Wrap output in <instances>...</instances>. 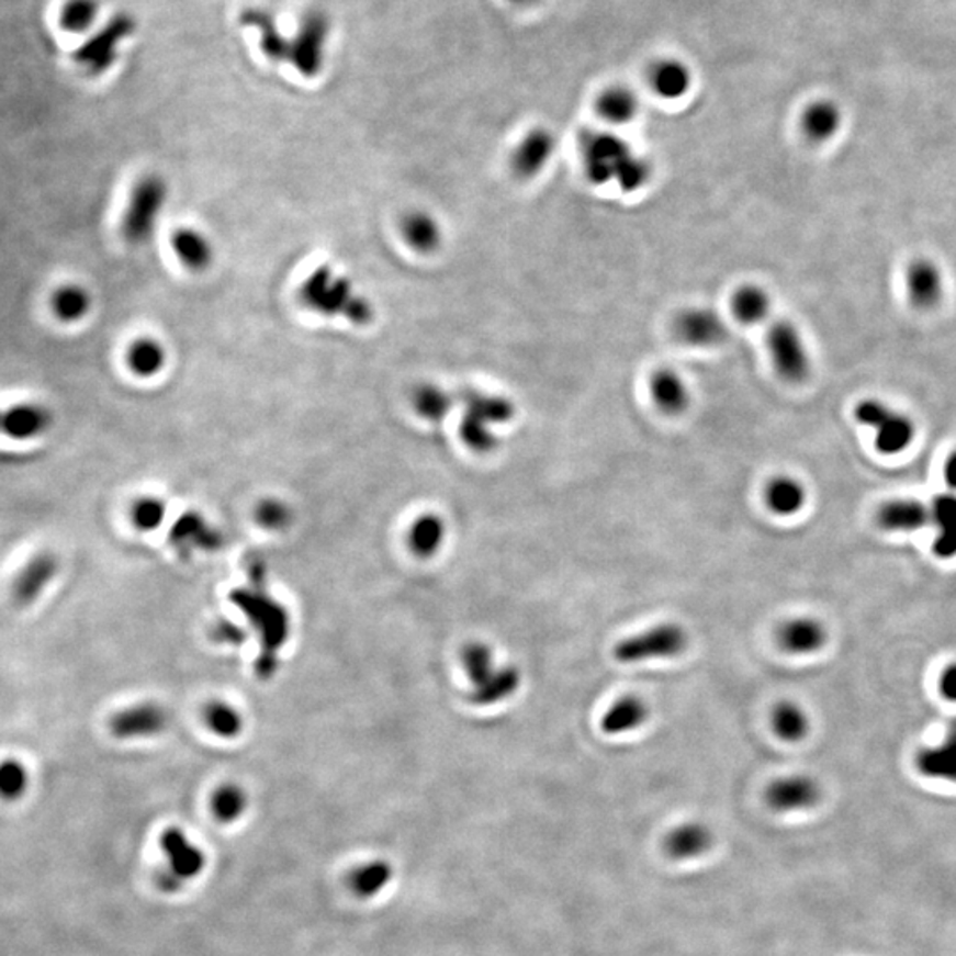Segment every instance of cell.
I'll return each instance as SVG.
<instances>
[{
	"instance_id": "obj_1",
	"label": "cell",
	"mask_w": 956,
	"mask_h": 956,
	"mask_svg": "<svg viewBox=\"0 0 956 956\" xmlns=\"http://www.w3.org/2000/svg\"><path fill=\"white\" fill-rule=\"evenodd\" d=\"M582 158L586 178L595 184L618 183L623 192H637L649 183L650 166L645 158L614 133H585Z\"/></svg>"
},
{
	"instance_id": "obj_2",
	"label": "cell",
	"mask_w": 956,
	"mask_h": 956,
	"mask_svg": "<svg viewBox=\"0 0 956 956\" xmlns=\"http://www.w3.org/2000/svg\"><path fill=\"white\" fill-rule=\"evenodd\" d=\"M300 302L323 317H344L351 325L367 326L374 320V307L363 294H357L352 282L337 275L330 266H317L297 291Z\"/></svg>"
},
{
	"instance_id": "obj_3",
	"label": "cell",
	"mask_w": 956,
	"mask_h": 956,
	"mask_svg": "<svg viewBox=\"0 0 956 956\" xmlns=\"http://www.w3.org/2000/svg\"><path fill=\"white\" fill-rule=\"evenodd\" d=\"M169 201V187L158 175H147L133 184L123 218L121 236L130 245H144L155 236L160 216Z\"/></svg>"
},
{
	"instance_id": "obj_4",
	"label": "cell",
	"mask_w": 956,
	"mask_h": 956,
	"mask_svg": "<svg viewBox=\"0 0 956 956\" xmlns=\"http://www.w3.org/2000/svg\"><path fill=\"white\" fill-rule=\"evenodd\" d=\"M161 851L166 852L167 868L160 871L158 886L166 892H178L188 880L198 879L207 865L201 846L190 842L181 828H169L160 837Z\"/></svg>"
},
{
	"instance_id": "obj_5",
	"label": "cell",
	"mask_w": 956,
	"mask_h": 956,
	"mask_svg": "<svg viewBox=\"0 0 956 956\" xmlns=\"http://www.w3.org/2000/svg\"><path fill=\"white\" fill-rule=\"evenodd\" d=\"M135 31V20L128 14L112 16L106 25L88 37L74 54L75 65L91 77L106 74L117 57L121 43Z\"/></svg>"
},
{
	"instance_id": "obj_6",
	"label": "cell",
	"mask_w": 956,
	"mask_h": 956,
	"mask_svg": "<svg viewBox=\"0 0 956 956\" xmlns=\"http://www.w3.org/2000/svg\"><path fill=\"white\" fill-rule=\"evenodd\" d=\"M856 418L861 424L877 430V449L888 455L906 450L914 438V424L911 418L875 398H866L857 404Z\"/></svg>"
},
{
	"instance_id": "obj_7",
	"label": "cell",
	"mask_w": 956,
	"mask_h": 956,
	"mask_svg": "<svg viewBox=\"0 0 956 956\" xmlns=\"http://www.w3.org/2000/svg\"><path fill=\"white\" fill-rule=\"evenodd\" d=\"M767 349L774 369L788 383H801L810 374V355L801 331L790 320H776L771 326Z\"/></svg>"
},
{
	"instance_id": "obj_8",
	"label": "cell",
	"mask_w": 956,
	"mask_h": 956,
	"mask_svg": "<svg viewBox=\"0 0 956 956\" xmlns=\"http://www.w3.org/2000/svg\"><path fill=\"white\" fill-rule=\"evenodd\" d=\"M687 637L675 623L652 627L638 637L627 638L615 646V657L620 663L634 664L645 661L675 657L686 649Z\"/></svg>"
},
{
	"instance_id": "obj_9",
	"label": "cell",
	"mask_w": 956,
	"mask_h": 956,
	"mask_svg": "<svg viewBox=\"0 0 956 956\" xmlns=\"http://www.w3.org/2000/svg\"><path fill=\"white\" fill-rule=\"evenodd\" d=\"M326 36H328V20L325 14L317 11L305 14L289 52V60L303 77L312 78L320 74Z\"/></svg>"
},
{
	"instance_id": "obj_10",
	"label": "cell",
	"mask_w": 956,
	"mask_h": 956,
	"mask_svg": "<svg viewBox=\"0 0 956 956\" xmlns=\"http://www.w3.org/2000/svg\"><path fill=\"white\" fill-rule=\"evenodd\" d=\"M675 335L689 348H716L728 339V325L718 311L700 305L684 308L678 314L675 319Z\"/></svg>"
},
{
	"instance_id": "obj_11",
	"label": "cell",
	"mask_w": 956,
	"mask_h": 956,
	"mask_svg": "<svg viewBox=\"0 0 956 956\" xmlns=\"http://www.w3.org/2000/svg\"><path fill=\"white\" fill-rule=\"evenodd\" d=\"M556 153V137L548 128H533L522 135L510 155V169L516 178L528 181L542 175Z\"/></svg>"
},
{
	"instance_id": "obj_12",
	"label": "cell",
	"mask_w": 956,
	"mask_h": 956,
	"mask_svg": "<svg viewBox=\"0 0 956 956\" xmlns=\"http://www.w3.org/2000/svg\"><path fill=\"white\" fill-rule=\"evenodd\" d=\"M52 427L48 407L33 401L0 407V436L13 441H33L42 438Z\"/></svg>"
},
{
	"instance_id": "obj_13",
	"label": "cell",
	"mask_w": 956,
	"mask_h": 956,
	"mask_svg": "<svg viewBox=\"0 0 956 956\" xmlns=\"http://www.w3.org/2000/svg\"><path fill=\"white\" fill-rule=\"evenodd\" d=\"M169 723L166 709L156 704H138L117 710L109 721L115 739H147L160 735Z\"/></svg>"
},
{
	"instance_id": "obj_14",
	"label": "cell",
	"mask_w": 956,
	"mask_h": 956,
	"mask_svg": "<svg viewBox=\"0 0 956 956\" xmlns=\"http://www.w3.org/2000/svg\"><path fill=\"white\" fill-rule=\"evenodd\" d=\"M59 571V562L54 553L42 551L29 560L14 576L11 595L19 606H31L42 597L46 586L54 582Z\"/></svg>"
},
{
	"instance_id": "obj_15",
	"label": "cell",
	"mask_w": 956,
	"mask_h": 956,
	"mask_svg": "<svg viewBox=\"0 0 956 956\" xmlns=\"http://www.w3.org/2000/svg\"><path fill=\"white\" fill-rule=\"evenodd\" d=\"M819 799L820 787L808 776L776 779L765 794V801L778 813L810 810Z\"/></svg>"
},
{
	"instance_id": "obj_16",
	"label": "cell",
	"mask_w": 956,
	"mask_h": 956,
	"mask_svg": "<svg viewBox=\"0 0 956 956\" xmlns=\"http://www.w3.org/2000/svg\"><path fill=\"white\" fill-rule=\"evenodd\" d=\"M238 605L247 615H250L254 623L261 629L266 646L277 649L288 637L289 620L284 609L277 605L275 600L268 599L265 595L236 594Z\"/></svg>"
},
{
	"instance_id": "obj_17",
	"label": "cell",
	"mask_w": 956,
	"mask_h": 956,
	"mask_svg": "<svg viewBox=\"0 0 956 956\" xmlns=\"http://www.w3.org/2000/svg\"><path fill=\"white\" fill-rule=\"evenodd\" d=\"M715 846V834L701 822H684L664 837V852L673 861H693Z\"/></svg>"
},
{
	"instance_id": "obj_18",
	"label": "cell",
	"mask_w": 956,
	"mask_h": 956,
	"mask_svg": "<svg viewBox=\"0 0 956 956\" xmlns=\"http://www.w3.org/2000/svg\"><path fill=\"white\" fill-rule=\"evenodd\" d=\"M907 294L912 305L921 311L934 308L943 297V275L929 259H915L907 270Z\"/></svg>"
},
{
	"instance_id": "obj_19",
	"label": "cell",
	"mask_w": 956,
	"mask_h": 956,
	"mask_svg": "<svg viewBox=\"0 0 956 956\" xmlns=\"http://www.w3.org/2000/svg\"><path fill=\"white\" fill-rule=\"evenodd\" d=\"M650 397L655 406L666 415H678L689 406L691 390L681 372L673 371L668 367L657 369L652 374L649 383Z\"/></svg>"
},
{
	"instance_id": "obj_20",
	"label": "cell",
	"mask_w": 956,
	"mask_h": 956,
	"mask_svg": "<svg viewBox=\"0 0 956 956\" xmlns=\"http://www.w3.org/2000/svg\"><path fill=\"white\" fill-rule=\"evenodd\" d=\"M401 234L407 247L420 256L438 252L443 243V229L440 222L429 211H409L401 222Z\"/></svg>"
},
{
	"instance_id": "obj_21",
	"label": "cell",
	"mask_w": 956,
	"mask_h": 956,
	"mask_svg": "<svg viewBox=\"0 0 956 956\" xmlns=\"http://www.w3.org/2000/svg\"><path fill=\"white\" fill-rule=\"evenodd\" d=\"M649 82L655 97L681 100L691 89V69L678 59H661L650 68Z\"/></svg>"
},
{
	"instance_id": "obj_22",
	"label": "cell",
	"mask_w": 956,
	"mask_h": 956,
	"mask_svg": "<svg viewBox=\"0 0 956 956\" xmlns=\"http://www.w3.org/2000/svg\"><path fill=\"white\" fill-rule=\"evenodd\" d=\"M170 247L179 262L190 271H204L215 259V250L206 234L193 227H179L170 236Z\"/></svg>"
},
{
	"instance_id": "obj_23",
	"label": "cell",
	"mask_w": 956,
	"mask_h": 956,
	"mask_svg": "<svg viewBox=\"0 0 956 956\" xmlns=\"http://www.w3.org/2000/svg\"><path fill=\"white\" fill-rule=\"evenodd\" d=\"M52 316L63 325H75L89 316L92 311V296L88 288L77 282L57 285L48 297Z\"/></svg>"
},
{
	"instance_id": "obj_24",
	"label": "cell",
	"mask_w": 956,
	"mask_h": 956,
	"mask_svg": "<svg viewBox=\"0 0 956 956\" xmlns=\"http://www.w3.org/2000/svg\"><path fill=\"white\" fill-rule=\"evenodd\" d=\"M918 769L929 778L956 783V721H953L946 739L934 747H924L915 758Z\"/></svg>"
},
{
	"instance_id": "obj_25",
	"label": "cell",
	"mask_w": 956,
	"mask_h": 956,
	"mask_svg": "<svg viewBox=\"0 0 956 956\" xmlns=\"http://www.w3.org/2000/svg\"><path fill=\"white\" fill-rule=\"evenodd\" d=\"M595 111L600 120L614 126H623L634 121L640 112V100L637 92L626 86H611L600 92L595 101Z\"/></svg>"
},
{
	"instance_id": "obj_26",
	"label": "cell",
	"mask_w": 956,
	"mask_h": 956,
	"mask_svg": "<svg viewBox=\"0 0 956 956\" xmlns=\"http://www.w3.org/2000/svg\"><path fill=\"white\" fill-rule=\"evenodd\" d=\"M124 360L130 371L137 378H155L167 365V349L160 340L153 337H138L130 342L124 352Z\"/></svg>"
},
{
	"instance_id": "obj_27",
	"label": "cell",
	"mask_w": 956,
	"mask_h": 956,
	"mask_svg": "<svg viewBox=\"0 0 956 956\" xmlns=\"http://www.w3.org/2000/svg\"><path fill=\"white\" fill-rule=\"evenodd\" d=\"M778 640L790 654H811L824 646L825 631L813 618H797L779 629Z\"/></svg>"
},
{
	"instance_id": "obj_28",
	"label": "cell",
	"mask_w": 956,
	"mask_h": 956,
	"mask_svg": "<svg viewBox=\"0 0 956 956\" xmlns=\"http://www.w3.org/2000/svg\"><path fill=\"white\" fill-rule=\"evenodd\" d=\"M802 133L814 144L828 143L842 126V111L831 100L813 101L802 112Z\"/></svg>"
},
{
	"instance_id": "obj_29",
	"label": "cell",
	"mask_w": 956,
	"mask_h": 956,
	"mask_svg": "<svg viewBox=\"0 0 956 956\" xmlns=\"http://www.w3.org/2000/svg\"><path fill=\"white\" fill-rule=\"evenodd\" d=\"M932 519V510L915 499H897L884 505L877 516L880 527L888 531H914Z\"/></svg>"
},
{
	"instance_id": "obj_30",
	"label": "cell",
	"mask_w": 956,
	"mask_h": 956,
	"mask_svg": "<svg viewBox=\"0 0 956 956\" xmlns=\"http://www.w3.org/2000/svg\"><path fill=\"white\" fill-rule=\"evenodd\" d=\"M730 307L733 317L746 326L762 325L773 311L769 293L758 284H742L736 288Z\"/></svg>"
},
{
	"instance_id": "obj_31",
	"label": "cell",
	"mask_w": 956,
	"mask_h": 956,
	"mask_svg": "<svg viewBox=\"0 0 956 956\" xmlns=\"http://www.w3.org/2000/svg\"><path fill=\"white\" fill-rule=\"evenodd\" d=\"M445 533V522L438 514H421L409 528L407 544L418 559H430L441 550Z\"/></svg>"
},
{
	"instance_id": "obj_32",
	"label": "cell",
	"mask_w": 956,
	"mask_h": 956,
	"mask_svg": "<svg viewBox=\"0 0 956 956\" xmlns=\"http://www.w3.org/2000/svg\"><path fill=\"white\" fill-rule=\"evenodd\" d=\"M462 403H464V412L472 413L493 427L505 426L516 415V407L504 395L468 390L462 394Z\"/></svg>"
},
{
	"instance_id": "obj_33",
	"label": "cell",
	"mask_w": 956,
	"mask_h": 956,
	"mask_svg": "<svg viewBox=\"0 0 956 956\" xmlns=\"http://www.w3.org/2000/svg\"><path fill=\"white\" fill-rule=\"evenodd\" d=\"M392 879H394V868L389 861H369L365 865L352 869V874L349 875V889L358 898L369 900L385 891Z\"/></svg>"
},
{
	"instance_id": "obj_34",
	"label": "cell",
	"mask_w": 956,
	"mask_h": 956,
	"mask_svg": "<svg viewBox=\"0 0 956 956\" xmlns=\"http://www.w3.org/2000/svg\"><path fill=\"white\" fill-rule=\"evenodd\" d=\"M241 22L259 31V34H261L262 52L271 60L289 59L291 42H288L284 34L280 33L275 19L268 11L250 8V10L241 14Z\"/></svg>"
},
{
	"instance_id": "obj_35",
	"label": "cell",
	"mask_w": 956,
	"mask_h": 956,
	"mask_svg": "<svg viewBox=\"0 0 956 956\" xmlns=\"http://www.w3.org/2000/svg\"><path fill=\"white\" fill-rule=\"evenodd\" d=\"M412 404L418 417L438 424L452 413L455 398L443 386L435 385V383H421L413 390Z\"/></svg>"
},
{
	"instance_id": "obj_36",
	"label": "cell",
	"mask_w": 956,
	"mask_h": 956,
	"mask_svg": "<svg viewBox=\"0 0 956 956\" xmlns=\"http://www.w3.org/2000/svg\"><path fill=\"white\" fill-rule=\"evenodd\" d=\"M646 718H649L646 705L640 698L627 696L609 707L600 727L608 735H622V733L637 730L638 727L645 723Z\"/></svg>"
},
{
	"instance_id": "obj_37",
	"label": "cell",
	"mask_w": 956,
	"mask_h": 956,
	"mask_svg": "<svg viewBox=\"0 0 956 956\" xmlns=\"http://www.w3.org/2000/svg\"><path fill=\"white\" fill-rule=\"evenodd\" d=\"M932 519L938 528L935 553L941 559H953L956 556V496H937L932 507Z\"/></svg>"
},
{
	"instance_id": "obj_38",
	"label": "cell",
	"mask_w": 956,
	"mask_h": 956,
	"mask_svg": "<svg viewBox=\"0 0 956 956\" xmlns=\"http://www.w3.org/2000/svg\"><path fill=\"white\" fill-rule=\"evenodd\" d=\"M521 686V672L514 666L495 670L490 677L473 689L472 701L476 705H496L507 700Z\"/></svg>"
},
{
	"instance_id": "obj_39",
	"label": "cell",
	"mask_w": 956,
	"mask_h": 956,
	"mask_svg": "<svg viewBox=\"0 0 956 956\" xmlns=\"http://www.w3.org/2000/svg\"><path fill=\"white\" fill-rule=\"evenodd\" d=\"M805 487L790 476H778L769 482L765 490L767 507L778 516H791L799 513L805 505Z\"/></svg>"
},
{
	"instance_id": "obj_40",
	"label": "cell",
	"mask_w": 956,
	"mask_h": 956,
	"mask_svg": "<svg viewBox=\"0 0 956 956\" xmlns=\"http://www.w3.org/2000/svg\"><path fill=\"white\" fill-rule=\"evenodd\" d=\"M172 540L178 548H199V550H210V548H218L221 537L215 530H211L206 522L202 521L201 516L188 514L183 519L176 525L172 530Z\"/></svg>"
},
{
	"instance_id": "obj_41",
	"label": "cell",
	"mask_w": 956,
	"mask_h": 956,
	"mask_svg": "<svg viewBox=\"0 0 956 956\" xmlns=\"http://www.w3.org/2000/svg\"><path fill=\"white\" fill-rule=\"evenodd\" d=\"M247 808V791L238 785H222L211 797V811L222 824L238 822Z\"/></svg>"
},
{
	"instance_id": "obj_42",
	"label": "cell",
	"mask_w": 956,
	"mask_h": 956,
	"mask_svg": "<svg viewBox=\"0 0 956 956\" xmlns=\"http://www.w3.org/2000/svg\"><path fill=\"white\" fill-rule=\"evenodd\" d=\"M100 13L98 0H66L59 11V25L69 34H82L92 27Z\"/></svg>"
},
{
	"instance_id": "obj_43",
	"label": "cell",
	"mask_w": 956,
	"mask_h": 956,
	"mask_svg": "<svg viewBox=\"0 0 956 956\" xmlns=\"http://www.w3.org/2000/svg\"><path fill=\"white\" fill-rule=\"evenodd\" d=\"M204 721L221 739H236L243 732L241 712L225 701H211L204 710Z\"/></svg>"
},
{
	"instance_id": "obj_44",
	"label": "cell",
	"mask_w": 956,
	"mask_h": 956,
	"mask_svg": "<svg viewBox=\"0 0 956 956\" xmlns=\"http://www.w3.org/2000/svg\"><path fill=\"white\" fill-rule=\"evenodd\" d=\"M459 436L468 449L479 453L491 452L498 445V436L495 435L493 426L468 412H464L459 424Z\"/></svg>"
},
{
	"instance_id": "obj_45",
	"label": "cell",
	"mask_w": 956,
	"mask_h": 956,
	"mask_svg": "<svg viewBox=\"0 0 956 956\" xmlns=\"http://www.w3.org/2000/svg\"><path fill=\"white\" fill-rule=\"evenodd\" d=\"M773 727L783 741L797 742L808 733V718L797 705L781 704L774 709Z\"/></svg>"
},
{
	"instance_id": "obj_46",
	"label": "cell",
	"mask_w": 956,
	"mask_h": 956,
	"mask_svg": "<svg viewBox=\"0 0 956 956\" xmlns=\"http://www.w3.org/2000/svg\"><path fill=\"white\" fill-rule=\"evenodd\" d=\"M29 788V771L16 758L0 762V799L5 802L19 801Z\"/></svg>"
},
{
	"instance_id": "obj_47",
	"label": "cell",
	"mask_w": 956,
	"mask_h": 956,
	"mask_svg": "<svg viewBox=\"0 0 956 956\" xmlns=\"http://www.w3.org/2000/svg\"><path fill=\"white\" fill-rule=\"evenodd\" d=\"M166 510V502L156 496H143L135 499L130 507V521L137 530L153 531L160 528Z\"/></svg>"
},
{
	"instance_id": "obj_48",
	"label": "cell",
	"mask_w": 956,
	"mask_h": 956,
	"mask_svg": "<svg viewBox=\"0 0 956 956\" xmlns=\"http://www.w3.org/2000/svg\"><path fill=\"white\" fill-rule=\"evenodd\" d=\"M493 660H495L493 652L484 643H472L462 650V664H464L468 677L475 686L482 684L485 678L490 677L491 673L495 672V661Z\"/></svg>"
},
{
	"instance_id": "obj_49",
	"label": "cell",
	"mask_w": 956,
	"mask_h": 956,
	"mask_svg": "<svg viewBox=\"0 0 956 956\" xmlns=\"http://www.w3.org/2000/svg\"><path fill=\"white\" fill-rule=\"evenodd\" d=\"M256 521L266 530H284L291 522V510L279 499H265L257 505Z\"/></svg>"
},
{
	"instance_id": "obj_50",
	"label": "cell",
	"mask_w": 956,
	"mask_h": 956,
	"mask_svg": "<svg viewBox=\"0 0 956 956\" xmlns=\"http://www.w3.org/2000/svg\"><path fill=\"white\" fill-rule=\"evenodd\" d=\"M938 687H941V693L946 700L956 701V663L944 670Z\"/></svg>"
},
{
	"instance_id": "obj_51",
	"label": "cell",
	"mask_w": 956,
	"mask_h": 956,
	"mask_svg": "<svg viewBox=\"0 0 956 956\" xmlns=\"http://www.w3.org/2000/svg\"><path fill=\"white\" fill-rule=\"evenodd\" d=\"M944 475H946L947 485L956 490V450L947 458Z\"/></svg>"
},
{
	"instance_id": "obj_52",
	"label": "cell",
	"mask_w": 956,
	"mask_h": 956,
	"mask_svg": "<svg viewBox=\"0 0 956 956\" xmlns=\"http://www.w3.org/2000/svg\"><path fill=\"white\" fill-rule=\"evenodd\" d=\"M513 2H514V4L527 5V4H533V2H536V0H513Z\"/></svg>"
}]
</instances>
